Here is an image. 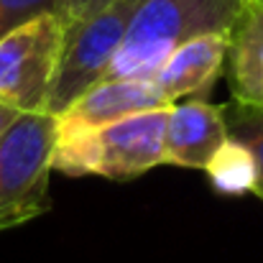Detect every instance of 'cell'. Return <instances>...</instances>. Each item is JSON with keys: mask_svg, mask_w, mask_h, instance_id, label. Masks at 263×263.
Returning a JSON list of instances; mask_svg holds the SVG:
<instances>
[{"mask_svg": "<svg viewBox=\"0 0 263 263\" xmlns=\"http://www.w3.org/2000/svg\"><path fill=\"white\" fill-rule=\"evenodd\" d=\"M243 0H141L102 80H154L176 46L228 33Z\"/></svg>", "mask_w": 263, "mask_h": 263, "instance_id": "cell-1", "label": "cell"}, {"mask_svg": "<svg viewBox=\"0 0 263 263\" xmlns=\"http://www.w3.org/2000/svg\"><path fill=\"white\" fill-rule=\"evenodd\" d=\"M166 110L128 115L69 138H57L51 169L64 176H100L125 181L164 164Z\"/></svg>", "mask_w": 263, "mask_h": 263, "instance_id": "cell-2", "label": "cell"}, {"mask_svg": "<svg viewBox=\"0 0 263 263\" xmlns=\"http://www.w3.org/2000/svg\"><path fill=\"white\" fill-rule=\"evenodd\" d=\"M57 146V118L18 112L0 136V230L23 225L51 207L49 176Z\"/></svg>", "mask_w": 263, "mask_h": 263, "instance_id": "cell-3", "label": "cell"}, {"mask_svg": "<svg viewBox=\"0 0 263 263\" xmlns=\"http://www.w3.org/2000/svg\"><path fill=\"white\" fill-rule=\"evenodd\" d=\"M141 0H112L100 10L64 21V39L46 112L62 115L85 89L100 82L120 49Z\"/></svg>", "mask_w": 263, "mask_h": 263, "instance_id": "cell-4", "label": "cell"}, {"mask_svg": "<svg viewBox=\"0 0 263 263\" xmlns=\"http://www.w3.org/2000/svg\"><path fill=\"white\" fill-rule=\"evenodd\" d=\"M62 39L59 15L33 18L0 39V105L15 112H46Z\"/></svg>", "mask_w": 263, "mask_h": 263, "instance_id": "cell-5", "label": "cell"}, {"mask_svg": "<svg viewBox=\"0 0 263 263\" xmlns=\"http://www.w3.org/2000/svg\"><path fill=\"white\" fill-rule=\"evenodd\" d=\"M169 105L156 80H100L57 115V138L97 130L128 115L164 110Z\"/></svg>", "mask_w": 263, "mask_h": 263, "instance_id": "cell-6", "label": "cell"}, {"mask_svg": "<svg viewBox=\"0 0 263 263\" xmlns=\"http://www.w3.org/2000/svg\"><path fill=\"white\" fill-rule=\"evenodd\" d=\"M228 138L222 105L192 97L172 102L164 130V164L181 169H204L212 154Z\"/></svg>", "mask_w": 263, "mask_h": 263, "instance_id": "cell-7", "label": "cell"}, {"mask_svg": "<svg viewBox=\"0 0 263 263\" xmlns=\"http://www.w3.org/2000/svg\"><path fill=\"white\" fill-rule=\"evenodd\" d=\"M225 77L233 102L263 107V0H243L228 31Z\"/></svg>", "mask_w": 263, "mask_h": 263, "instance_id": "cell-8", "label": "cell"}, {"mask_svg": "<svg viewBox=\"0 0 263 263\" xmlns=\"http://www.w3.org/2000/svg\"><path fill=\"white\" fill-rule=\"evenodd\" d=\"M225 54L228 33H204L189 39L169 54L154 80L169 97V102L192 100L215 85L225 67Z\"/></svg>", "mask_w": 263, "mask_h": 263, "instance_id": "cell-9", "label": "cell"}, {"mask_svg": "<svg viewBox=\"0 0 263 263\" xmlns=\"http://www.w3.org/2000/svg\"><path fill=\"white\" fill-rule=\"evenodd\" d=\"M210 176V184L228 197H240L253 192L256 186V161L253 154L235 138H225L222 146L212 154L207 166L202 169Z\"/></svg>", "mask_w": 263, "mask_h": 263, "instance_id": "cell-10", "label": "cell"}, {"mask_svg": "<svg viewBox=\"0 0 263 263\" xmlns=\"http://www.w3.org/2000/svg\"><path fill=\"white\" fill-rule=\"evenodd\" d=\"M228 136L240 141L256 161V186L253 194L263 199V107H251L240 102H228L222 105Z\"/></svg>", "mask_w": 263, "mask_h": 263, "instance_id": "cell-11", "label": "cell"}, {"mask_svg": "<svg viewBox=\"0 0 263 263\" xmlns=\"http://www.w3.org/2000/svg\"><path fill=\"white\" fill-rule=\"evenodd\" d=\"M41 15H67V0H0V39Z\"/></svg>", "mask_w": 263, "mask_h": 263, "instance_id": "cell-12", "label": "cell"}, {"mask_svg": "<svg viewBox=\"0 0 263 263\" xmlns=\"http://www.w3.org/2000/svg\"><path fill=\"white\" fill-rule=\"evenodd\" d=\"M107 3H112V0H67V15H64V21H69V18H80V15H87V13H92V10L105 8Z\"/></svg>", "mask_w": 263, "mask_h": 263, "instance_id": "cell-13", "label": "cell"}, {"mask_svg": "<svg viewBox=\"0 0 263 263\" xmlns=\"http://www.w3.org/2000/svg\"><path fill=\"white\" fill-rule=\"evenodd\" d=\"M15 115H18L15 110H10V107L0 105V136H3V130H5V128H8L13 120H15Z\"/></svg>", "mask_w": 263, "mask_h": 263, "instance_id": "cell-14", "label": "cell"}]
</instances>
